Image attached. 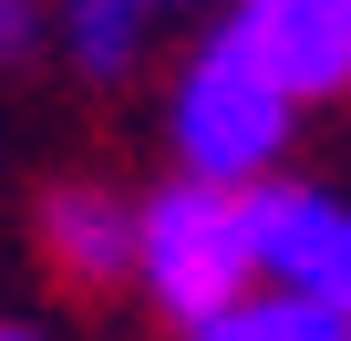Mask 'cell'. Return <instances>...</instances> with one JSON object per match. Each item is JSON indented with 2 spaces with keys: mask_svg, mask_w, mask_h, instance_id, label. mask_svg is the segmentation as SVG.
<instances>
[{
  "mask_svg": "<svg viewBox=\"0 0 351 341\" xmlns=\"http://www.w3.org/2000/svg\"><path fill=\"white\" fill-rule=\"evenodd\" d=\"M289 124H300L289 83L238 32H207L186 52V73H176V93H165V145H176V165H186L197 187H258V176H279Z\"/></svg>",
  "mask_w": 351,
  "mask_h": 341,
  "instance_id": "cell-1",
  "label": "cell"
},
{
  "mask_svg": "<svg viewBox=\"0 0 351 341\" xmlns=\"http://www.w3.org/2000/svg\"><path fill=\"white\" fill-rule=\"evenodd\" d=\"M134 290H145L176 331H197V320L238 310V300L258 290L238 187H197V176L155 187V197L134 207Z\"/></svg>",
  "mask_w": 351,
  "mask_h": 341,
  "instance_id": "cell-2",
  "label": "cell"
},
{
  "mask_svg": "<svg viewBox=\"0 0 351 341\" xmlns=\"http://www.w3.org/2000/svg\"><path fill=\"white\" fill-rule=\"evenodd\" d=\"M228 32L289 83V104H341L351 93V0H238Z\"/></svg>",
  "mask_w": 351,
  "mask_h": 341,
  "instance_id": "cell-3",
  "label": "cell"
},
{
  "mask_svg": "<svg viewBox=\"0 0 351 341\" xmlns=\"http://www.w3.org/2000/svg\"><path fill=\"white\" fill-rule=\"evenodd\" d=\"M238 207H248V259H258V290H320V269H330V248H341V197H320L310 176H258V187H238Z\"/></svg>",
  "mask_w": 351,
  "mask_h": 341,
  "instance_id": "cell-4",
  "label": "cell"
},
{
  "mask_svg": "<svg viewBox=\"0 0 351 341\" xmlns=\"http://www.w3.org/2000/svg\"><path fill=\"white\" fill-rule=\"evenodd\" d=\"M32 228H42V259L62 290H124L134 279V207L114 187H52Z\"/></svg>",
  "mask_w": 351,
  "mask_h": 341,
  "instance_id": "cell-5",
  "label": "cell"
},
{
  "mask_svg": "<svg viewBox=\"0 0 351 341\" xmlns=\"http://www.w3.org/2000/svg\"><path fill=\"white\" fill-rule=\"evenodd\" d=\"M186 341H351V320H341L320 290H248L238 310L197 320Z\"/></svg>",
  "mask_w": 351,
  "mask_h": 341,
  "instance_id": "cell-6",
  "label": "cell"
},
{
  "mask_svg": "<svg viewBox=\"0 0 351 341\" xmlns=\"http://www.w3.org/2000/svg\"><path fill=\"white\" fill-rule=\"evenodd\" d=\"M145 21L155 11H134V0H62V52H73V73L83 83H124L134 52H145Z\"/></svg>",
  "mask_w": 351,
  "mask_h": 341,
  "instance_id": "cell-7",
  "label": "cell"
},
{
  "mask_svg": "<svg viewBox=\"0 0 351 341\" xmlns=\"http://www.w3.org/2000/svg\"><path fill=\"white\" fill-rule=\"evenodd\" d=\"M42 42V0H0V62H21Z\"/></svg>",
  "mask_w": 351,
  "mask_h": 341,
  "instance_id": "cell-8",
  "label": "cell"
},
{
  "mask_svg": "<svg viewBox=\"0 0 351 341\" xmlns=\"http://www.w3.org/2000/svg\"><path fill=\"white\" fill-rule=\"evenodd\" d=\"M320 300L351 320V217H341V248H330V269H320Z\"/></svg>",
  "mask_w": 351,
  "mask_h": 341,
  "instance_id": "cell-9",
  "label": "cell"
},
{
  "mask_svg": "<svg viewBox=\"0 0 351 341\" xmlns=\"http://www.w3.org/2000/svg\"><path fill=\"white\" fill-rule=\"evenodd\" d=\"M134 11H186V0H134Z\"/></svg>",
  "mask_w": 351,
  "mask_h": 341,
  "instance_id": "cell-10",
  "label": "cell"
},
{
  "mask_svg": "<svg viewBox=\"0 0 351 341\" xmlns=\"http://www.w3.org/2000/svg\"><path fill=\"white\" fill-rule=\"evenodd\" d=\"M0 341H32V331H0Z\"/></svg>",
  "mask_w": 351,
  "mask_h": 341,
  "instance_id": "cell-11",
  "label": "cell"
}]
</instances>
